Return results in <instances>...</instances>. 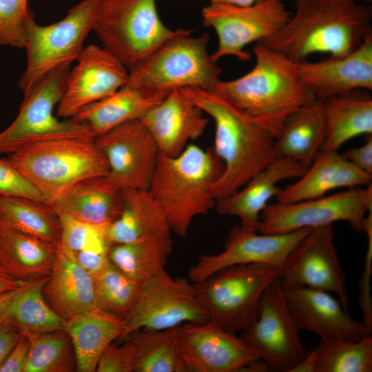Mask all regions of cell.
<instances>
[{
  "mask_svg": "<svg viewBox=\"0 0 372 372\" xmlns=\"http://www.w3.org/2000/svg\"><path fill=\"white\" fill-rule=\"evenodd\" d=\"M358 0H296L293 14L260 42L298 63L314 54L347 55L372 33V7Z\"/></svg>",
  "mask_w": 372,
  "mask_h": 372,
  "instance_id": "cell-1",
  "label": "cell"
},
{
  "mask_svg": "<svg viewBox=\"0 0 372 372\" xmlns=\"http://www.w3.org/2000/svg\"><path fill=\"white\" fill-rule=\"evenodd\" d=\"M183 89L215 124L213 149L224 165L211 189L218 200L240 189L276 158V137L215 90Z\"/></svg>",
  "mask_w": 372,
  "mask_h": 372,
  "instance_id": "cell-2",
  "label": "cell"
},
{
  "mask_svg": "<svg viewBox=\"0 0 372 372\" xmlns=\"http://www.w3.org/2000/svg\"><path fill=\"white\" fill-rule=\"evenodd\" d=\"M255 64L244 75L221 81L214 89L276 137L286 118L315 98L302 82L296 63L257 43Z\"/></svg>",
  "mask_w": 372,
  "mask_h": 372,
  "instance_id": "cell-3",
  "label": "cell"
},
{
  "mask_svg": "<svg viewBox=\"0 0 372 372\" xmlns=\"http://www.w3.org/2000/svg\"><path fill=\"white\" fill-rule=\"evenodd\" d=\"M224 169L213 147L189 144L175 156L160 153L147 190L163 210L172 233L187 236L192 220L215 208L212 187Z\"/></svg>",
  "mask_w": 372,
  "mask_h": 372,
  "instance_id": "cell-4",
  "label": "cell"
},
{
  "mask_svg": "<svg viewBox=\"0 0 372 372\" xmlns=\"http://www.w3.org/2000/svg\"><path fill=\"white\" fill-rule=\"evenodd\" d=\"M50 205L76 183L107 176L108 165L94 139L64 138L35 143L8 154Z\"/></svg>",
  "mask_w": 372,
  "mask_h": 372,
  "instance_id": "cell-5",
  "label": "cell"
},
{
  "mask_svg": "<svg viewBox=\"0 0 372 372\" xmlns=\"http://www.w3.org/2000/svg\"><path fill=\"white\" fill-rule=\"evenodd\" d=\"M179 29L145 59L129 68L127 83L171 91L177 88L213 90L222 68L208 52L209 35L198 37Z\"/></svg>",
  "mask_w": 372,
  "mask_h": 372,
  "instance_id": "cell-6",
  "label": "cell"
},
{
  "mask_svg": "<svg viewBox=\"0 0 372 372\" xmlns=\"http://www.w3.org/2000/svg\"><path fill=\"white\" fill-rule=\"evenodd\" d=\"M278 278V267L250 263L221 269L193 284L209 321L235 333L255 321L265 290Z\"/></svg>",
  "mask_w": 372,
  "mask_h": 372,
  "instance_id": "cell-7",
  "label": "cell"
},
{
  "mask_svg": "<svg viewBox=\"0 0 372 372\" xmlns=\"http://www.w3.org/2000/svg\"><path fill=\"white\" fill-rule=\"evenodd\" d=\"M157 0H101L93 25L103 47L128 69L178 33L161 21Z\"/></svg>",
  "mask_w": 372,
  "mask_h": 372,
  "instance_id": "cell-8",
  "label": "cell"
},
{
  "mask_svg": "<svg viewBox=\"0 0 372 372\" xmlns=\"http://www.w3.org/2000/svg\"><path fill=\"white\" fill-rule=\"evenodd\" d=\"M70 65L52 70L23 94L17 117L0 132V154H10L48 140L96 138L87 126L71 118L59 120L54 114L63 95Z\"/></svg>",
  "mask_w": 372,
  "mask_h": 372,
  "instance_id": "cell-9",
  "label": "cell"
},
{
  "mask_svg": "<svg viewBox=\"0 0 372 372\" xmlns=\"http://www.w3.org/2000/svg\"><path fill=\"white\" fill-rule=\"evenodd\" d=\"M101 0H83L70 8L59 21L40 25L30 12L25 24L24 48L27 65L19 82L23 93L55 68L76 61Z\"/></svg>",
  "mask_w": 372,
  "mask_h": 372,
  "instance_id": "cell-10",
  "label": "cell"
},
{
  "mask_svg": "<svg viewBox=\"0 0 372 372\" xmlns=\"http://www.w3.org/2000/svg\"><path fill=\"white\" fill-rule=\"evenodd\" d=\"M291 16L283 0H260L247 6L209 3L202 10L203 25L213 28L218 46L211 54L217 61L226 56L240 61L251 58L245 48L277 33Z\"/></svg>",
  "mask_w": 372,
  "mask_h": 372,
  "instance_id": "cell-11",
  "label": "cell"
},
{
  "mask_svg": "<svg viewBox=\"0 0 372 372\" xmlns=\"http://www.w3.org/2000/svg\"><path fill=\"white\" fill-rule=\"evenodd\" d=\"M371 209V185L293 203H269L261 214L258 231L284 234L338 221L347 222L353 229L362 231Z\"/></svg>",
  "mask_w": 372,
  "mask_h": 372,
  "instance_id": "cell-12",
  "label": "cell"
},
{
  "mask_svg": "<svg viewBox=\"0 0 372 372\" xmlns=\"http://www.w3.org/2000/svg\"><path fill=\"white\" fill-rule=\"evenodd\" d=\"M300 332L278 278L265 290L256 319L239 338L271 371L289 372L307 353Z\"/></svg>",
  "mask_w": 372,
  "mask_h": 372,
  "instance_id": "cell-13",
  "label": "cell"
},
{
  "mask_svg": "<svg viewBox=\"0 0 372 372\" xmlns=\"http://www.w3.org/2000/svg\"><path fill=\"white\" fill-rule=\"evenodd\" d=\"M125 320L126 330L120 340L136 330H163L209 319L193 282L173 278L163 269L141 285L136 301Z\"/></svg>",
  "mask_w": 372,
  "mask_h": 372,
  "instance_id": "cell-14",
  "label": "cell"
},
{
  "mask_svg": "<svg viewBox=\"0 0 372 372\" xmlns=\"http://www.w3.org/2000/svg\"><path fill=\"white\" fill-rule=\"evenodd\" d=\"M333 224L311 228L279 269L284 291L309 287L338 295L348 311L346 278L334 245Z\"/></svg>",
  "mask_w": 372,
  "mask_h": 372,
  "instance_id": "cell-15",
  "label": "cell"
},
{
  "mask_svg": "<svg viewBox=\"0 0 372 372\" xmlns=\"http://www.w3.org/2000/svg\"><path fill=\"white\" fill-rule=\"evenodd\" d=\"M94 141L108 165L107 177L122 189H147L160 155L140 119L122 123Z\"/></svg>",
  "mask_w": 372,
  "mask_h": 372,
  "instance_id": "cell-16",
  "label": "cell"
},
{
  "mask_svg": "<svg viewBox=\"0 0 372 372\" xmlns=\"http://www.w3.org/2000/svg\"><path fill=\"white\" fill-rule=\"evenodd\" d=\"M70 69L56 116L71 118L87 105L115 92L128 80V68L104 47H84Z\"/></svg>",
  "mask_w": 372,
  "mask_h": 372,
  "instance_id": "cell-17",
  "label": "cell"
},
{
  "mask_svg": "<svg viewBox=\"0 0 372 372\" xmlns=\"http://www.w3.org/2000/svg\"><path fill=\"white\" fill-rule=\"evenodd\" d=\"M179 354L187 372H239L258 358L235 333L214 322L178 327Z\"/></svg>",
  "mask_w": 372,
  "mask_h": 372,
  "instance_id": "cell-18",
  "label": "cell"
},
{
  "mask_svg": "<svg viewBox=\"0 0 372 372\" xmlns=\"http://www.w3.org/2000/svg\"><path fill=\"white\" fill-rule=\"evenodd\" d=\"M310 228L284 234H258L240 225L229 232L224 250L217 254H203L190 267L191 282H199L213 273L233 265L264 263L280 269L287 256Z\"/></svg>",
  "mask_w": 372,
  "mask_h": 372,
  "instance_id": "cell-19",
  "label": "cell"
},
{
  "mask_svg": "<svg viewBox=\"0 0 372 372\" xmlns=\"http://www.w3.org/2000/svg\"><path fill=\"white\" fill-rule=\"evenodd\" d=\"M284 291V290H283ZM288 308L299 329L322 339L358 341L371 335L372 329L351 318L340 300L329 292L309 287L284 291Z\"/></svg>",
  "mask_w": 372,
  "mask_h": 372,
  "instance_id": "cell-20",
  "label": "cell"
},
{
  "mask_svg": "<svg viewBox=\"0 0 372 372\" xmlns=\"http://www.w3.org/2000/svg\"><path fill=\"white\" fill-rule=\"evenodd\" d=\"M298 74L316 99L372 90V33L355 50L341 57L296 63Z\"/></svg>",
  "mask_w": 372,
  "mask_h": 372,
  "instance_id": "cell-21",
  "label": "cell"
},
{
  "mask_svg": "<svg viewBox=\"0 0 372 372\" xmlns=\"http://www.w3.org/2000/svg\"><path fill=\"white\" fill-rule=\"evenodd\" d=\"M183 88L174 89L140 120L161 154L175 156L205 132L208 119Z\"/></svg>",
  "mask_w": 372,
  "mask_h": 372,
  "instance_id": "cell-22",
  "label": "cell"
},
{
  "mask_svg": "<svg viewBox=\"0 0 372 372\" xmlns=\"http://www.w3.org/2000/svg\"><path fill=\"white\" fill-rule=\"evenodd\" d=\"M306 169L294 160L276 157L240 189L216 200L215 209L220 215L238 218L242 227L258 231L262 211L281 190L278 183L300 178Z\"/></svg>",
  "mask_w": 372,
  "mask_h": 372,
  "instance_id": "cell-23",
  "label": "cell"
},
{
  "mask_svg": "<svg viewBox=\"0 0 372 372\" xmlns=\"http://www.w3.org/2000/svg\"><path fill=\"white\" fill-rule=\"evenodd\" d=\"M371 180V174L357 168L338 151L320 150L298 180L281 189L277 202L313 199L339 188L367 187Z\"/></svg>",
  "mask_w": 372,
  "mask_h": 372,
  "instance_id": "cell-24",
  "label": "cell"
},
{
  "mask_svg": "<svg viewBox=\"0 0 372 372\" xmlns=\"http://www.w3.org/2000/svg\"><path fill=\"white\" fill-rule=\"evenodd\" d=\"M50 206L58 216L105 229L122 211L123 189L107 176L91 177L68 189Z\"/></svg>",
  "mask_w": 372,
  "mask_h": 372,
  "instance_id": "cell-25",
  "label": "cell"
},
{
  "mask_svg": "<svg viewBox=\"0 0 372 372\" xmlns=\"http://www.w3.org/2000/svg\"><path fill=\"white\" fill-rule=\"evenodd\" d=\"M43 293L48 304L64 320L97 307L95 276L58 245L54 267Z\"/></svg>",
  "mask_w": 372,
  "mask_h": 372,
  "instance_id": "cell-26",
  "label": "cell"
},
{
  "mask_svg": "<svg viewBox=\"0 0 372 372\" xmlns=\"http://www.w3.org/2000/svg\"><path fill=\"white\" fill-rule=\"evenodd\" d=\"M169 92L126 83L111 95L87 105L71 119L87 126L97 136L122 123L140 119Z\"/></svg>",
  "mask_w": 372,
  "mask_h": 372,
  "instance_id": "cell-27",
  "label": "cell"
},
{
  "mask_svg": "<svg viewBox=\"0 0 372 372\" xmlns=\"http://www.w3.org/2000/svg\"><path fill=\"white\" fill-rule=\"evenodd\" d=\"M123 195L120 215L104 231L110 245L171 238L167 218L147 189H125Z\"/></svg>",
  "mask_w": 372,
  "mask_h": 372,
  "instance_id": "cell-28",
  "label": "cell"
},
{
  "mask_svg": "<svg viewBox=\"0 0 372 372\" xmlns=\"http://www.w3.org/2000/svg\"><path fill=\"white\" fill-rule=\"evenodd\" d=\"M64 330L74 347L76 371L94 372L101 353L121 339L126 324L124 318L95 307L65 320Z\"/></svg>",
  "mask_w": 372,
  "mask_h": 372,
  "instance_id": "cell-29",
  "label": "cell"
},
{
  "mask_svg": "<svg viewBox=\"0 0 372 372\" xmlns=\"http://www.w3.org/2000/svg\"><path fill=\"white\" fill-rule=\"evenodd\" d=\"M49 276L24 281L0 298V322L20 333H42L64 329L65 320L48 304L43 290Z\"/></svg>",
  "mask_w": 372,
  "mask_h": 372,
  "instance_id": "cell-30",
  "label": "cell"
},
{
  "mask_svg": "<svg viewBox=\"0 0 372 372\" xmlns=\"http://www.w3.org/2000/svg\"><path fill=\"white\" fill-rule=\"evenodd\" d=\"M355 90L322 99L325 138L320 150L338 151L350 139L372 135V97Z\"/></svg>",
  "mask_w": 372,
  "mask_h": 372,
  "instance_id": "cell-31",
  "label": "cell"
},
{
  "mask_svg": "<svg viewBox=\"0 0 372 372\" xmlns=\"http://www.w3.org/2000/svg\"><path fill=\"white\" fill-rule=\"evenodd\" d=\"M325 138L322 99H316L292 112L276 138V157L288 158L307 168Z\"/></svg>",
  "mask_w": 372,
  "mask_h": 372,
  "instance_id": "cell-32",
  "label": "cell"
},
{
  "mask_svg": "<svg viewBox=\"0 0 372 372\" xmlns=\"http://www.w3.org/2000/svg\"><path fill=\"white\" fill-rule=\"evenodd\" d=\"M57 245L21 232L0 228V267L22 281L49 276Z\"/></svg>",
  "mask_w": 372,
  "mask_h": 372,
  "instance_id": "cell-33",
  "label": "cell"
},
{
  "mask_svg": "<svg viewBox=\"0 0 372 372\" xmlns=\"http://www.w3.org/2000/svg\"><path fill=\"white\" fill-rule=\"evenodd\" d=\"M0 228L58 245L61 223L50 205L24 197H0Z\"/></svg>",
  "mask_w": 372,
  "mask_h": 372,
  "instance_id": "cell-34",
  "label": "cell"
},
{
  "mask_svg": "<svg viewBox=\"0 0 372 372\" xmlns=\"http://www.w3.org/2000/svg\"><path fill=\"white\" fill-rule=\"evenodd\" d=\"M178 327L136 330L125 338L134 347V372H187L178 349Z\"/></svg>",
  "mask_w": 372,
  "mask_h": 372,
  "instance_id": "cell-35",
  "label": "cell"
},
{
  "mask_svg": "<svg viewBox=\"0 0 372 372\" xmlns=\"http://www.w3.org/2000/svg\"><path fill=\"white\" fill-rule=\"evenodd\" d=\"M172 251V238L115 244L110 247V261L141 285L165 269Z\"/></svg>",
  "mask_w": 372,
  "mask_h": 372,
  "instance_id": "cell-36",
  "label": "cell"
},
{
  "mask_svg": "<svg viewBox=\"0 0 372 372\" xmlns=\"http://www.w3.org/2000/svg\"><path fill=\"white\" fill-rule=\"evenodd\" d=\"M25 335L29 338L30 349L23 372L76 371L74 347L64 329Z\"/></svg>",
  "mask_w": 372,
  "mask_h": 372,
  "instance_id": "cell-37",
  "label": "cell"
},
{
  "mask_svg": "<svg viewBox=\"0 0 372 372\" xmlns=\"http://www.w3.org/2000/svg\"><path fill=\"white\" fill-rule=\"evenodd\" d=\"M316 372H371L372 337L358 341L322 339L313 348Z\"/></svg>",
  "mask_w": 372,
  "mask_h": 372,
  "instance_id": "cell-38",
  "label": "cell"
},
{
  "mask_svg": "<svg viewBox=\"0 0 372 372\" xmlns=\"http://www.w3.org/2000/svg\"><path fill=\"white\" fill-rule=\"evenodd\" d=\"M95 280L97 307L125 319L136 301L141 285L110 260Z\"/></svg>",
  "mask_w": 372,
  "mask_h": 372,
  "instance_id": "cell-39",
  "label": "cell"
},
{
  "mask_svg": "<svg viewBox=\"0 0 372 372\" xmlns=\"http://www.w3.org/2000/svg\"><path fill=\"white\" fill-rule=\"evenodd\" d=\"M28 0H0V45L24 48Z\"/></svg>",
  "mask_w": 372,
  "mask_h": 372,
  "instance_id": "cell-40",
  "label": "cell"
},
{
  "mask_svg": "<svg viewBox=\"0 0 372 372\" xmlns=\"http://www.w3.org/2000/svg\"><path fill=\"white\" fill-rule=\"evenodd\" d=\"M61 236L58 245L74 254L99 242L107 240L105 229L98 228L68 216H59Z\"/></svg>",
  "mask_w": 372,
  "mask_h": 372,
  "instance_id": "cell-41",
  "label": "cell"
},
{
  "mask_svg": "<svg viewBox=\"0 0 372 372\" xmlns=\"http://www.w3.org/2000/svg\"><path fill=\"white\" fill-rule=\"evenodd\" d=\"M0 197H24L49 204L43 194L8 158H0Z\"/></svg>",
  "mask_w": 372,
  "mask_h": 372,
  "instance_id": "cell-42",
  "label": "cell"
},
{
  "mask_svg": "<svg viewBox=\"0 0 372 372\" xmlns=\"http://www.w3.org/2000/svg\"><path fill=\"white\" fill-rule=\"evenodd\" d=\"M120 346L111 343L101 353L97 363V372H134L135 350L128 339Z\"/></svg>",
  "mask_w": 372,
  "mask_h": 372,
  "instance_id": "cell-43",
  "label": "cell"
},
{
  "mask_svg": "<svg viewBox=\"0 0 372 372\" xmlns=\"http://www.w3.org/2000/svg\"><path fill=\"white\" fill-rule=\"evenodd\" d=\"M363 231L367 235V250L365 256L364 271L360 282V296L359 304L362 311V318L366 325L372 329V301L370 290V278L372 266V210L369 211L365 218Z\"/></svg>",
  "mask_w": 372,
  "mask_h": 372,
  "instance_id": "cell-44",
  "label": "cell"
},
{
  "mask_svg": "<svg viewBox=\"0 0 372 372\" xmlns=\"http://www.w3.org/2000/svg\"><path fill=\"white\" fill-rule=\"evenodd\" d=\"M110 245L103 240L72 254L80 266L91 275L96 276L109 262Z\"/></svg>",
  "mask_w": 372,
  "mask_h": 372,
  "instance_id": "cell-45",
  "label": "cell"
},
{
  "mask_svg": "<svg viewBox=\"0 0 372 372\" xmlns=\"http://www.w3.org/2000/svg\"><path fill=\"white\" fill-rule=\"evenodd\" d=\"M30 349L28 337L21 336L0 366V372H23Z\"/></svg>",
  "mask_w": 372,
  "mask_h": 372,
  "instance_id": "cell-46",
  "label": "cell"
},
{
  "mask_svg": "<svg viewBox=\"0 0 372 372\" xmlns=\"http://www.w3.org/2000/svg\"><path fill=\"white\" fill-rule=\"evenodd\" d=\"M342 155L357 168L372 175V135L367 136L364 145L349 149Z\"/></svg>",
  "mask_w": 372,
  "mask_h": 372,
  "instance_id": "cell-47",
  "label": "cell"
},
{
  "mask_svg": "<svg viewBox=\"0 0 372 372\" xmlns=\"http://www.w3.org/2000/svg\"><path fill=\"white\" fill-rule=\"evenodd\" d=\"M21 333L9 324L0 322V366L19 340Z\"/></svg>",
  "mask_w": 372,
  "mask_h": 372,
  "instance_id": "cell-48",
  "label": "cell"
},
{
  "mask_svg": "<svg viewBox=\"0 0 372 372\" xmlns=\"http://www.w3.org/2000/svg\"><path fill=\"white\" fill-rule=\"evenodd\" d=\"M317 357L313 348L289 372H316Z\"/></svg>",
  "mask_w": 372,
  "mask_h": 372,
  "instance_id": "cell-49",
  "label": "cell"
},
{
  "mask_svg": "<svg viewBox=\"0 0 372 372\" xmlns=\"http://www.w3.org/2000/svg\"><path fill=\"white\" fill-rule=\"evenodd\" d=\"M23 282L12 277L0 267V298L21 285Z\"/></svg>",
  "mask_w": 372,
  "mask_h": 372,
  "instance_id": "cell-50",
  "label": "cell"
},
{
  "mask_svg": "<svg viewBox=\"0 0 372 372\" xmlns=\"http://www.w3.org/2000/svg\"><path fill=\"white\" fill-rule=\"evenodd\" d=\"M210 3L228 4L238 6H247L260 0H209ZM285 1V0H283Z\"/></svg>",
  "mask_w": 372,
  "mask_h": 372,
  "instance_id": "cell-51",
  "label": "cell"
},
{
  "mask_svg": "<svg viewBox=\"0 0 372 372\" xmlns=\"http://www.w3.org/2000/svg\"><path fill=\"white\" fill-rule=\"evenodd\" d=\"M366 2L369 3L371 0H365Z\"/></svg>",
  "mask_w": 372,
  "mask_h": 372,
  "instance_id": "cell-52",
  "label": "cell"
}]
</instances>
